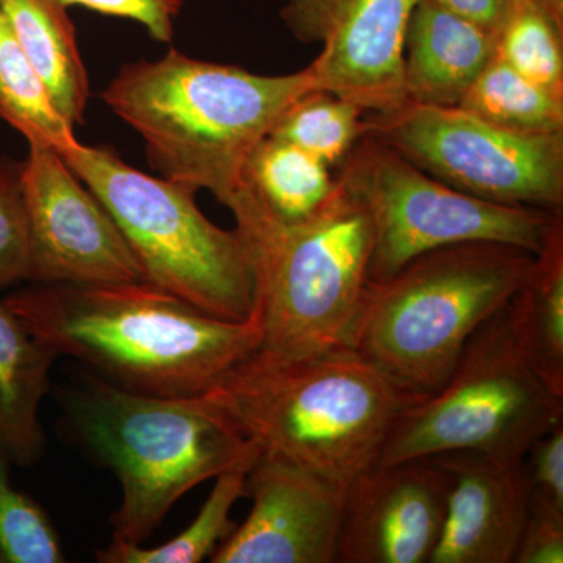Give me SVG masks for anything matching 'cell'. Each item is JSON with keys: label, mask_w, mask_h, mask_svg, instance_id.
<instances>
[{"label": "cell", "mask_w": 563, "mask_h": 563, "mask_svg": "<svg viewBox=\"0 0 563 563\" xmlns=\"http://www.w3.org/2000/svg\"><path fill=\"white\" fill-rule=\"evenodd\" d=\"M3 302L58 357L124 390L198 398L257 351V314L228 321L147 284H29Z\"/></svg>", "instance_id": "6da1fadb"}, {"label": "cell", "mask_w": 563, "mask_h": 563, "mask_svg": "<svg viewBox=\"0 0 563 563\" xmlns=\"http://www.w3.org/2000/svg\"><path fill=\"white\" fill-rule=\"evenodd\" d=\"M313 90L310 65L262 76L172 49L158 60L122 66L102 99L144 140L147 162L163 179L210 191L228 206L252 150Z\"/></svg>", "instance_id": "7a4b0ae2"}, {"label": "cell", "mask_w": 563, "mask_h": 563, "mask_svg": "<svg viewBox=\"0 0 563 563\" xmlns=\"http://www.w3.org/2000/svg\"><path fill=\"white\" fill-rule=\"evenodd\" d=\"M203 396L261 453L343 490L379 463L393 422L422 399L347 346L284 363L247 357Z\"/></svg>", "instance_id": "3957f363"}, {"label": "cell", "mask_w": 563, "mask_h": 563, "mask_svg": "<svg viewBox=\"0 0 563 563\" xmlns=\"http://www.w3.org/2000/svg\"><path fill=\"white\" fill-rule=\"evenodd\" d=\"M55 395L69 439L121 483L120 542L143 544L181 496L261 454L206 396L143 395L88 369Z\"/></svg>", "instance_id": "277c9868"}, {"label": "cell", "mask_w": 563, "mask_h": 563, "mask_svg": "<svg viewBox=\"0 0 563 563\" xmlns=\"http://www.w3.org/2000/svg\"><path fill=\"white\" fill-rule=\"evenodd\" d=\"M225 207L254 268L262 340L251 357L284 363L347 346L372 280L374 233L365 207L340 185L317 214L296 224L272 220L243 188Z\"/></svg>", "instance_id": "5b68a950"}, {"label": "cell", "mask_w": 563, "mask_h": 563, "mask_svg": "<svg viewBox=\"0 0 563 563\" xmlns=\"http://www.w3.org/2000/svg\"><path fill=\"white\" fill-rule=\"evenodd\" d=\"M533 254L501 243L426 252L369 280L347 346L426 398L453 374L477 329L506 307Z\"/></svg>", "instance_id": "8992f818"}, {"label": "cell", "mask_w": 563, "mask_h": 563, "mask_svg": "<svg viewBox=\"0 0 563 563\" xmlns=\"http://www.w3.org/2000/svg\"><path fill=\"white\" fill-rule=\"evenodd\" d=\"M60 155L117 222L147 284L221 320L254 317L250 250L199 210L196 191L139 172L109 146L79 141Z\"/></svg>", "instance_id": "52a82bcc"}, {"label": "cell", "mask_w": 563, "mask_h": 563, "mask_svg": "<svg viewBox=\"0 0 563 563\" xmlns=\"http://www.w3.org/2000/svg\"><path fill=\"white\" fill-rule=\"evenodd\" d=\"M504 309L477 329L446 383L398 415L377 465L474 453L520 466L563 421V398L521 357Z\"/></svg>", "instance_id": "ba28073f"}, {"label": "cell", "mask_w": 563, "mask_h": 563, "mask_svg": "<svg viewBox=\"0 0 563 563\" xmlns=\"http://www.w3.org/2000/svg\"><path fill=\"white\" fill-rule=\"evenodd\" d=\"M333 172L340 187L365 207L372 220V280L391 276L426 252L454 244L501 243L537 254L562 220L555 211L466 195L368 133Z\"/></svg>", "instance_id": "9c48e42d"}, {"label": "cell", "mask_w": 563, "mask_h": 563, "mask_svg": "<svg viewBox=\"0 0 563 563\" xmlns=\"http://www.w3.org/2000/svg\"><path fill=\"white\" fill-rule=\"evenodd\" d=\"M368 135L466 195L562 213L563 133L498 128L459 106L406 102L366 113Z\"/></svg>", "instance_id": "30bf717a"}, {"label": "cell", "mask_w": 563, "mask_h": 563, "mask_svg": "<svg viewBox=\"0 0 563 563\" xmlns=\"http://www.w3.org/2000/svg\"><path fill=\"white\" fill-rule=\"evenodd\" d=\"M22 192L31 228L29 284L146 282L117 222L60 152L29 144Z\"/></svg>", "instance_id": "8fae6325"}, {"label": "cell", "mask_w": 563, "mask_h": 563, "mask_svg": "<svg viewBox=\"0 0 563 563\" xmlns=\"http://www.w3.org/2000/svg\"><path fill=\"white\" fill-rule=\"evenodd\" d=\"M421 0H288L280 20L299 43L317 44V90L384 113L406 103L404 43Z\"/></svg>", "instance_id": "7c38bea8"}, {"label": "cell", "mask_w": 563, "mask_h": 563, "mask_svg": "<svg viewBox=\"0 0 563 563\" xmlns=\"http://www.w3.org/2000/svg\"><path fill=\"white\" fill-rule=\"evenodd\" d=\"M342 487L274 455L258 454L244 484L252 509L211 554V563H335Z\"/></svg>", "instance_id": "4fadbf2b"}, {"label": "cell", "mask_w": 563, "mask_h": 563, "mask_svg": "<svg viewBox=\"0 0 563 563\" xmlns=\"http://www.w3.org/2000/svg\"><path fill=\"white\" fill-rule=\"evenodd\" d=\"M437 457L376 465L346 488L339 562L429 563L446 515Z\"/></svg>", "instance_id": "5bb4252c"}, {"label": "cell", "mask_w": 563, "mask_h": 563, "mask_svg": "<svg viewBox=\"0 0 563 563\" xmlns=\"http://www.w3.org/2000/svg\"><path fill=\"white\" fill-rule=\"evenodd\" d=\"M448 476L446 515L429 563H514L529 515L520 466L485 455H433Z\"/></svg>", "instance_id": "9a60e30c"}, {"label": "cell", "mask_w": 563, "mask_h": 563, "mask_svg": "<svg viewBox=\"0 0 563 563\" xmlns=\"http://www.w3.org/2000/svg\"><path fill=\"white\" fill-rule=\"evenodd\" d=\"M495 55V35L474 22L421 0L404 43V95L421 106H459Z\"/></svg>", "instance_id": "2e32d148"}, {"label": "cell", "mask_w": 563, "mask_h": 563, "mask_svg": "<svg viewBox=\"0 0 563 563\" xmlns=\"http://www.w3.org/2000/svg\"><path fill=\"white\" fill-rule=\"evenodd\" d=\"M57 358L0 301V446L13 466L31 468L43 457L46 435L40 407L51 391Z\"/></svg>", "instance_id": "e0dca14e"}, {"label": "cell", "mask_w": 563, "mask_h": 563, "mask_svg": "<svg viewBox=\"0 0 563 563\" xmlns=\"http://www.w3.org/2000/svg\"><path fill=\"white\" fill-rule=\"evenodd\" d=\"M515 346L532 372L563 398V221L533 254L523 280L506 303Z\"/></svg>", "instance_id": "ac0fdd59"}, {"label": "cell", "mask_w": 563, "mask_h": 563, "mask_svg": "<svg viewBox=\"0 0 563 563\" xmlns=\"http://www.w3.org/2000/svg\"><path fill=\"white\" fill-rule=\"evenodd\" d=\"M14 35L62 117L84 124L90 79L63 0H0Z\"/></svg>", "instance_id": "d6986e66"}, {"label": "cell", "mask_w": 563, "mask_h": 563, "mask_svg": "<svg viewBox=\"0 0 563 563\" xmlns=\"http://www.w3.org/2000/svg\"><path fill=\"white\" fill-rule=\"evenodd\" d=\"M240 188L272 220L296 224L331 201L339 181L320 158L290 141L268 135L244 163Z\"/></svg>", "instance_id": "ffe728a7"}, {"label": "cell", "mask_w": 563, "mask_h": 563, "mask_svg": "<svg viewBox=\"0 0 563 563\" xmlns=\"http://www.w3.org/2000/svg\"><path fill=\"white\" fill-rule=\"evenodd\" d=\"M0 118L29 144L63 152L79 143L0 9Z\"/></svg>", "instance_id": "44dd1931"}, {"label": "cell", "mask_w": 563, "mask_h": 563, "mask_svg": "<svg viewBox=\"0 0 563 563\" xmlns=\"http://www.w3.org/2000/svg\"><path fill=\"white\" fill-rule=\"evenodd\" d=\"M459 107L507 131L531 135L563 133L562 96L526 79L496 54Z\"/></svg>", "instance_id": "7402d4cb"}, {"label": "cell", "mask_w": 563, "mask_h": 563, "mask_svg": "<svg viewBox=\"0 0 563 563\" xmlns=\"http://www.w3.org/2000/svg\"><path fill=\"white\" fill-rule=\"evenodd\" d=\"M254 462L240 463L214 477L217 483L192 523L169 542L144 548L113 539L106 550L96 553V559L101 563H198L211 558L236 528L231 512L244 496L246 476Z\"/></svg>", "instance_id": "603a6c76"}, {"label": "cell", "mask_w": 563, "mask_h": 563, "mask_svg": "<svg viewBox=\"0 0 563 563\" xmlns=\"http://www.w3.org/2000/svg\"><path fill=\"white\" fill-rule=\"evenodd\" d=\"M365 114L332 92L313 90L285 111L269 135L290 141L333 172L365 135Z\"/></svg>", "instance_id": "cb8c5ba5"}, {"label": "cell", "mask_w": 563, "mask_h": 563, "mask_svg": "<svg viewBox=\"0 0 563 563\" xmlns=\"http://www.w3.org/2000/svg\"><path fill=\"white\" fill-rule=\"evenodd\" d=\"M11 466L0 446V563L66 562L49 515L13 484Z\"/></svg>", "instance_id": "d4e9b609"}, {"label": "cell", "mask_w": 563, "mask_h": 563, "mask_svg": "<svg viewBox=\"0 0 563 563\" xmlns=\"http://www.w3.org/2000/svg\"><path fill=\"white\" fill-rule=\"evenodd\" d=\"M32 243L22 162L0 155V291L31 279Z\"/></svg>", "instance_id": "484cf974"}, {"label": "cell", "mask_w": 563, "mask_h": 563, "mask_svg": "<svg viewBox=\"0 0 563 563\" xmlns=\"http://www.w3.org/2000/svg\"><path fill=\"white\" fill-rule=\"evenodd\" d=\"M520 468L529 506L563 515V421L529 448Z\"/></svg>", "instance_id": "4316f807"}, {"label": "cell", "mask_w": 563, "mask_h": 563, "mask_svg": "<svg viewBox=\"0 0 563 563\" xmlns=\"http://www.w3.org/2000/svg\"><path fill=\"white\" fill-rule=\"evenodd\" d=\"M66 5L139 22L157 43H169L187 0H63Z\"/></svg>", "instance_id": "83f0119b"}, {"label": "cell", "mask_w": 563, "mask_h": 563, "mask_svg": "<svg viewBox=\"0 0 563 563\" xmlns=\"http://www.w3.org/2000/svg\"><path fill=\"white\" fill-rule=\"evenodd\" d=\"M563 515L529 506L514 563H562Z\"/></svg>", "instance_id": "f1b7e54d"}, {"label": "cell", "mask_w": 563, "mask_h": 563, "mask_svg": "<svg viewBox=\"0 0 563 563\" xmlns=\"http://www.w3.org/2000/svg\"><path fill=\"white\" fill-rule=\"evenodd\" d=\"M433 2L495 35L503 20L507 0H433Z\"/></svg>", "instance_id": "f546056e"}]
</instances>
